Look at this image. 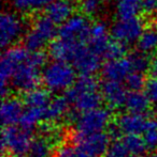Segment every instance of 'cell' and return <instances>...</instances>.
Instances as JSON below:
<instances>
[{
  "label": "cell",
  "mask_w": 157,
  "mask_h": 157,
  "mask_svg": "<svg viewBox=\"0 0 157 157\" xmlns=\"http://www.w3.org/2000/svg\"><path fill=\"white\" fill-rule=\"evenodd\" d=\"M142 12L153 16L157 14V0H141Z\"/></svg>",
  "instance_id": "obj_38"
},
{
  "label": "cell",
  "mask_w": 157,
  "mask_h": 157,
  "mask_svg": "<svg viewBox=\"0 0 157 157\" xmlns=\"http://www.w3.org/2000/svg\"><path fill=\"white\" fill-rule=\"evenodd\" d=\"M150 74H151L152 77L154 78H157V56L152 60L151 62V66H150Z\"/></svg>",
  "instance_id": "obj_39"
},
{
  "label": "cell",
  "mask_w": 157,
  "mask_h": 157,
  "mask_svg": "<svg viewBox=\"0 0 157 157\" xmlns=\"http://www.w3.org/2000/svg\"><path fill=\"white\" fill-rule=\"evenodd\" d=\"M131 154L127 151L125 145L121 141V139L113 141L110 145V149L107 153V157H130Z\"/></svg>",
  "instance_id": "obj_35"
},
{
  "label": "cell",
  "mask_w": 157,
  "mask_h": 157,
  "mask_svg": "<svg viewBox=\"0 0 157 157\" xmlns=\"http://www.w3.org/2000/svg\"><path fill=\"white\" fill-rule=\"evenodd\" d=\"M127 58L129 59L134 72L145 73L147 70H150L152 61L150 60L147 54L137 50V52H132L129 55H127Z\"/></svg>",
  "instance_id": "obj_28"
},
{
  "label": "cell",
  "mask_w": 157,
  "mask_h": 157,
  "mask_svg": "<svg viewBox=\"0 0 157 157\" xmlns=\"http://www.w3.org/2000/svg\"><path fill=\"white\" fill-rule=\"evenodd\" d=\"M25 32V23L12 12H3L0 17V45L8 48Z\"/></svg>",
  "instance_id": "obj_9"
},
{
  "label": "cell",
  "mask_w": 157,
  "mask_h": 157,
  "mask_svg": "<svg viewBox=\"0 0 157 157\" xmlns=\"http://www.w3.org/2000/svg\"><path fill=\"white\" fill-rule=\"evenodd\" d=\"M55 0H12V6L19 12L46 9Z\"/></svg>",
  "instance_id": "obj_29"
},
{
  "label": "cell",
  "mask_w": 157,
  "mask_h": 157,
  "mask_svg": "<svg viewBox=\"0 0 157 157\" xmlns=\"http://www.w3.org/2000/svg\"><path fill=\"white\" fill-rule=\"evenodd\" d=\"M149 117L147 114H136L126 112L116 119L114 125H110L109 134L111 136L118 135H142Z\"/></svg>",
  "instance_id": "obj_11"
},
{
  "label": "cell",
  "mask_w": 157,
  "mask_h": 157,
  "mask_svg": "<svg viewBox=\"0 0 157 157\" xmlns=\"http://www.w3.org/2000/svg\"><path fill=\"white\" fill-rule=\"evenodd\" d=\"M121 141L131 155L142 156V154L149 150L144 139L140 135H125L122 137Z\"/></svg>",
  "instance_id": "obj_26"
},
{
  "label": "cell",
  "mask_w": 157,
  "mask_h": 157,
  "mask_svg": "<svg viewBox=\"0 0 157 157\" xmlns=\"http://www.w3.org/2000/svg\"><path fill=\"white\" fill-rule=\"evenodd\" d=\"M52 139L42 134V136L35 137L30 144L27 157H53Z\"/></svg>",
  "instance_id": "obj_23"
},
{
  "label": "cell",
  "mask_w": 157,
  "mask_h": 157,
  "mask_svg": "<svg viewBox=\"0 0 157 157\" xmlns=\"http://www.w3.org/2000/svg\"><path fill=\"white\" fill-rule=\"evenodd\" d=\"M90 26L92 25L85 15L74 14L58 28V37L74 40L86 44Z\"/></svg>",
  "instance_id": "obj_12"
},
{
  "label": "cell",
  "mask_w": 157,
  "mask_h": 157,
  "mask_svg": "<svg viewBox=\"0 0 157 157\" xmlns=\"http://www.w3.org/2000/svg\"><path fill=\"white\" fill-rule=\"evenodd\" d=\"M25 111L24 101L16 97H6L2 101L0 116L3 127L6 126H14L21 122V119Z\"/></svg>",
  "instance_id": "obj_18"
},
{
  "label": "cell",
  "mask_w": 157,
  "mask_h": 157,
  "mask_svg": "<svg viewBox=\"0 0 157 157\" xmlns=\"http://www.w3.org/2000/svg\"><path fill=\"white\" fill-rule=\"evenodd\" d=\"M142 138L144 139L147 147L149 150H153L157 147V119L149 117L147 126L142 134Z\"/></svg>",
  "instance_id": "obj_32"
},
{
  "label": "cell",
  "mask_w": 157,
  "mask_h": 157,
  "mask_svg": "<svg viewBox=\"0 0 157 157\" xmlns=\"http://www.w3.org/2000/svg\"><path fill=\"white\" fill-rule=\"evenodd\" d=\"M44 113H45V109L26 107L19 125L25 129L32 132V129L38 124H40L41 121H44Z\"/></svg>",
  "instance_id": "obj_25"
},
{
  "label": "cell",
  "mask_w": 157,
  "mask_h": 157,
  "mask_svg": "<svg viewBox=\"0 0 157 157\" xmlns=\"http://www.w3.org/2000/svg\"><path fill=\"white\" fill-rule=\"evenodd\" d=\"M144 94L152 104H157V78L151 77L144 86Z\"/></svg>",
  "instance_id": "obj_36"
},
{
  "label": "cell",
  "mask_w": 157,
  "mask_h": 157,
  "mask_svg": "<svg viewBox=\"0 0 157 157\" xmlns=\"http://www.w3.org/2000/svg\"><path fill=\"white\" fill-rule=\"evenodd\" d=\"M126 55H127V45L116 40H111L105 50L103 58L107 61L116 60L126 57Z\"/></svg>",
  "instance_id": "obj_30"
},
{
  "label": "cell",
  "mask_w": 157,
  "mask_h": 157,
  "mask_svg": "<svg viewBox=\"0 0 157 157\" xmlns=\"http://www.w3.org/2000/svg\"><path fill=\"white\" fill-rule=\"evenodd\" d=\"M56 35H58L56 24L45 15L38 16L24 35V46L31 52L42 50L44 46L54 41Z\"/></svg>",
  "instance_id": "obj_4"
},
{
  "label": "cell",
  "mask_w": 157,
  "mask_h": 157,
  "mask_svg": "<svg viewBox=\"0 0 157 157\" xmlns=\"http://www.w3.org/2000/svg\"><path fill=\"white\" fill-rule=\"evenodd\" d=\"M130 157H142V156H140V155H131Z\"/></svg>",
  "instance_id": "obj_41"
},
{
  "label": "cell",
  "mask_w": 157,
  "mask_h": 157,
  "mask_svg": "<svg viewBox=\"0 0 157 157\" xmlns=\"http://www.w3.org/2000/svg\"><path fill=\"white\" fill-rule=\"evenodd\" d=\"M110 30L105 23L103 21H96L90 26L89 33H88V39H87V46L101 56L103 58V54L107 48L110 40Z\"/></svg>",
  "instance_id": "obj_16"
},
{
  "label": "cell",
  "mask_w": 157,
  "mask_h": 157,
  "mask_svg": "<svg viewBox=\"0 0 157 157\" xmlns=\"http://www.w3.org/2000/svg\"><path fill=\"white\" fill-rule=\"evenodd\" d=\"M98 80L93 75H81L74 85L65 92L70 105L79 112L99 108L103 101Z\"/></svg>",
  "instance_id": "obj_1"
},
{
  "label": "cell",
  "mask_w": 157,
  "mask_h": 157,
  "mask_svg": "<svg viewBox=\"0 0 157 157\" xmlns=\"http://www.w3.org/2000/svg\"><path fill=\"white\" fill-rule=\"evenodd\" d=\"M32 140L31 130L22 126H6L1 132L2 154L8 153L10 157H27Z\"/></svg>",
  "instance_id": "obj_5"
},
{
  "label": "cell",
  "mask_w": 157,
  "mask_h": 157,
  "mask_svg": "<svg viewBox=\"0 0 157 157\" xmlns=\"http://www.w3.org/2000/svg\"><path fill=\"white\" fill-rule=\"evenodd\" d=\"M52 101L50 91L46 89L37 88L24 94L23 101L26 107L29 108H39V109H46L48 104Z\"/></svg>",
  "instance_id": "obj_22"
},
{
  "label": "cell",
  "mask_w": 157,
  "mask_h": 157,
  "mask_svg": "<svg viewBox=\"0 0 157 157\" xmlns=\"http://www.w3.org/2000/svg\"><path fill=\"white\" fill-rule=\"evenodd\" d=\"M147 157H157V151H155V152H153L152 154H150L149 156Z\"/></svg>",
  "instance_id": "obj_40"
},
{
  "label": "cell",
  "mask_w": 157,
  "mask_h": 157,
  "mask_svg": "<svg viewBox=\"0 0 157 157\" xmlns=\"http://www.w3.org/2000/svg\"><path fill=\"white\" fill-rule=\"evenodd\" d=\"M139 52L151 54L157 49V31L155 29H145L137 42Z\"/></svg>",
  "instance_id": "obj_27"
},
{
  "label": "cell",
  "mask_w": 157,
  "mask_h": 157,
  "mask_svg": "<svg viewBox=\"0 0 157 157\" xmlns=\"http://www.w3.org/2000/svg\"><path fill=\"white\" fill-rule=\"evenodd\" d=\"M115 11L118 19L137 17L141 8V0H115Z\"/></svg>",
  "instance_id": "obj_24"
},
{
  "label": "cell",
  "mask_w": 157,
  "mask_h": 157,
  "mask_svg": "<svg viewBox=\"0 0 157 157\" xmlns=\"http://www.w3.org/2000/svg\"><path fill=\"white\" fill-rule=\"evenodd\" d=\"M67 140L79 147L89 157H102L110 149L111 135L105 132L84 134L73 130L68 135Z\"/></svg>",
  "instance_id": "obj_6"
},
{
  "label": "cell",
  "mask_w": 157,
  "mask_h": 157,
  "mask_svg": "<svg viewBox=\"0 0 157 157\" xmlns=\"http://www.w3.org/2000/svg\"><path fill=\"white\" fill-rule=\"evenodd\" d=\"M72 65L81 75H94L102 68V57L84 44L74 57Z\"/></svg>",
  "instance_id": "obj_13"
},
{
  "label": "cell",
  "mask_w": 157,
  "mask_h": 157,
  "mask_svg": "<svg viewBox=\"0 0 157 157\" xmlns=\"http://www.w3.org/2000/svg\"><path fill=\"white\" fill-rule=\"evenodd\" d=\"M70 103L66 96H56L52 98L51 103L45 109V113H44V121L48 124H53L57 123L58 121L65 119L67 116H69V107Z\"/></svg>",
  "instance_id": "obj_20"
},
{
  "label": "cell",
  "mask_w": 157,
  "mask_h": 157,
  "mask_svg": "<svg viewBox=\"0 0 157 157\" xmlns=\"http://www.w3.org/2000/svg\"><path fill=\"white\" fill-rule=\"evenodd\" d=\"M102 0H81L80 10L85 16H94L100 11Z\"/></svg>",
  "instance_id": "obj_34"
},
{
  "label": "cell",
  "mask_w": 157,
  "mask_h": 157,
  "mask_svg": "<svg viewBox=\"0 0 157 157\" xmlns=\"http://www.w3.org/2000/svg\"><path fill=\"white\" fill-rule=\"evenodd\" d=\"M28 61L32 64V65L37 66L38 68L45 67L46 63H48V54L44 52L43 50H38V52H34L29 55Z\"/></svg>",
  "instance_id": "obj_37"
},
{
  "label": "cell",
  "mask_w": 157,
  "mask_h": 157,
  "mask_svg": "<svg viewBox=\"0 0 157 157\" xmlns=\"http://www.w3.org/2000/svg\"><path fill=\"white\" fill-rule=\"evenodd\" d=\"M100 90L103 101L110 109H119L125 106L128 93L126 91V87L122 82L105 80L101 85Z\"/></svg>",
  "instance_id": "obj_15"
},
{
  "label": "cell",
  "mask_w": 157,
  "mask_h": 157,
  "mask_svg": "<svg viewBox=\"0 0 157 157\" xmlns=\"http://www.w3.org/2000/svg\"><path fill=\"white\" fill-rule=\"evenodd\" d=\"M78 79L76 70L72 64L63 61H53L42 72V82L50 92L67 91Z\"/></svg>",
  "instance_id": "obj_2"
},
{
  "label": "cell",
  "mask_w": 157,
  "mask_h": 157,
  "mask_svg": "<svg viewBox=\"0 0 157 157\" xmlns=\"http://www.w3.org/2000/svg\"><path fill=\"white\" fill-rule=\"evenodd\" d=\"M131 72L134 71L127 56L122 59L107 61L101 68V73L105 80L118 81V82L125 81V79Z\"/></svg>",
  "instance_id": "obj_17"
},
{
  "label": "cell",
  "mask_w": 157,
  "mask_h": 157,
  "mask_svg": "<svg viewBox=\"0 0 157 157\" xmlns=\"http://www.w3.org/2000/svg\"><path fill=\"white\" fill-rule=\"evenodd\" d=\"M144 30V23L142 19L139 17H131L116 21L112 25L110 33L113 40L128 45L138 42Z\"/></svg>",
  "instance_id": "obj_8"
},
{
  "label": "cell",
  "mask_w": 157,
  "mask_h": 157,
  "mask_svg": "<svg viewBox=\"0 0 157 157\" xmlns=\"http://www.w3.org/2000/svg\"><path fill=\"white\" fill-rule=\"evenodd\" d=\"M40 70L41 68L32 65L27 60L17 68L13 75L10 81L12 88L24 93L37 89L39 83L42 81V74Z\"/></svg>",
  "instance_id": "obj_10"
},
{
  "label": "cell",
  "mask_w": 157,
  "mask_h": 157,
  "mask_svg": "<svg viewBox=\"0 0 157 157\" xmlns=\"http://www.w3.org/2000/svg\"><path fill=\"white\" fill-rule=\"evenodd\" d=\"M84 45L79 41L57 37L48 44V55L55 61L72 63L79 49Z\"/></svg>",
  "instance_id": "obj_14"
},
{
  "label": "cell",
  "mask_w": 157,
  "mask_h": 157,
  "mask_svg": "<svg viewBox=\"0 0 157 157\" xmlns=\"http://www.w3.org/2000/svg\"><path fill=\"white\" fill-rule=\"evenodd\" d=\"M111 112L105 108H96L88 111L80 112L74 114V124L76 130L84 134H93V132H103L105 128L111 125Z\"/></svg>",
  "instance_id": "obj_7"
},
{
  "label": "cell",
  "mask_w": 157,
  "mask_h": 157,
  "mask_svg": "<svg viewBox=\"0 0 157 157\" xmlns=\"http://www.w3.org/2000/svg\"><path fill=\"white\" fill-rule=\"evenodd\" d=\"M29 50L24 45H12L6 48L0 61V86L2 99L9 97L10 81L16 70L29 58Z\"/></svg>",
  "instance_id": "obj_3"
},
{
  "label": "cell",
  "mask_w": 157,
  "mask_h": 157,
  "mask_svg": "<svg viewBox=\"0 0 157 157\" xmlns=\"http://www.w3.org/2000/svg\"><path fill=\"white\" fill-rule=\"evenodd\" d=\"M147 80V79L145 78L144 73L131 72L125 79L126 88H128L130 91H141L144 89Z\"/></svg>",
  "instance_id": "obj_33"
},
{
  "label": "cell",
  "mask_w": 157,
  "mask_h": 157,
  "mask_svg": "<svg viewBox=\"0 0 157 157\" xmlns=\"http://www.w3.org/2000/svg\"><path fill=\"white\" fill-rule=\"evenodd\" d=\"M74 9L72 0H55L45 9V16L56 25H63L74 15Z\"/></svg>",
  "instance_id": "obj_19"
},
{
  "label": "cell",
  "mask_w": 157,
  "mask_h": 157,
  "mask_svg": "<svg viewBox=\"0 0 157 157\" xmlns=\"http://www.w3.org/2000/svg\"><path fill=\"white\" fill-rule=\"evenodd\" d=\"M151 101L141 91H130L127 94V98L125 101V106L127 112L136 114H147V112L151 108Z\"/></svg>",
  "instance_id": "obj_21"
},
{
  "label": "cell",
  "mask_w": 157,
  "mask_h": 157,
  "mask_svg": "<svg viewBox=\"0 0 157 157\" xmlns=\"http://www.w3.org/2000/svg\"><path fill=\"white\" fill-rule=\"evenodd\" d=\"M53 157H89L85 152H83L79 147L67 140L66 142L59 144L54 151Z\"/></svg>",
  "instance_id": "obj_31"
},
{
  "label": "cell",
  "mask_w": 157,
  "mask_h": 157,
  "mask_svg": "<svg viewBox=\"0 0 157 157\" xmlns=\"http://www.w3.org/2000/svg\"><path fill=\"white\" fill-rule=\"evenodd\" d=\"M154 29H155L156 31H157V21H156V24H155V28H154Z\"/></svg>",
  "instance_id": "obj_42"
}]
</instances>
